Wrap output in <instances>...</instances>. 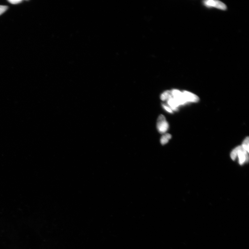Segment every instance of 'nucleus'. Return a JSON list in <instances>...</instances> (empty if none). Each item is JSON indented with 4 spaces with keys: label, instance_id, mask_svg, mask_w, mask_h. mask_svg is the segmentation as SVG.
<instances>
[{
    "label": "nucleus",
    "instance_id": "6",
    "mask_svg": "<svg viewBox=\"0 0 249 249\" xmlns=\"http://www.w3.org/2000/svg\"><path fill=\"white\" fill-rule=\"evenodd\" d=\"M172 97L171 91H168L164 92L161 96V100L163 101L168 100Z\"/></svg>",
    "mask_w": 249,
    "mask_h": 249
},
{
    "label": "nucleus",
    "instance_id": "7",
    "mask_svg": "<svg viewBox=\"0 0 249 249\" xmlns=\"http://www.w3.org/2000/svg\"><path fill=\"white\" fill-rule=\"evenodd\" d=\"M172 136L169 134L167 133L163 135L161 139V144L164 145L167 143L169 140L171 138Z\"/></svg>",
    "mask_w": 249,
    "mask_h": 249
},
{
    "label": "nucleus",
    "instance_id": "8",
    "mask_svg": "<svg viewBox=\"0 0 249 249\" xmlns=\"http://www.w3.org/2000/svg\"><path fill=\"white\" fill-rule=\"evenodd\" d=\"M242 147L247 152L249 153V138L247 137L245 138L241 145Z\"/></svg>",
    "mask_w": 249,
    "mask_h": 249
},
{
    "label": "nucleus",
    "instance_id": "2",
    "mask_svg": "<svg viewBox=\"0 0 249 249\" xmlns=\"http://www.w3.org/2000/svg\"><path fill=\"white\" fill-rule=\"evenodd\" d=\"M204 6L208 8H214L222 10H226L227 6L226 5L219 1L214 0H207L204 1Z\"/></svg>",
    "mask_w": 249,
    "mask_h": 249
},
{
    "label": "nucleus",
    "instance_id": "10",
    "mask_svg": "<svg viewBox=\"0 0 249 249\" xmlns=\"http://www.w3.org/2000/svg\"><path fill=\"white\" fill-rule=\"evenodd\" d=\"M8 2L11 4L16 5L21 3L23 1L21 0H10L8 1Z\"/></svg>",
    "mask_w": 249,
    "mask_h": 249
},
{
    "label": "nucleus",
    "instance_id": "3",
    "mask_svg": "<svg viewBox=\"0 0 249 249\" xmlns=\"http://www.w3.org/2000/svg\"><path fill=\"white\" fill-rule=\"evenodd\" d=\"M236 148L237 155L239 158V162L240 164L243 165L245 162H247L249 160V156L248 152L244 149L241 146H237Z\"/></svg>",
    "mask_w": 249,
    "mask_h": 249
},
{
    "label": "nucleus",
    "instance_id": "4",
    "mask_svg": "<svg viewBox=\"0 0 249 249\" xmlns=\"http://www.w3.org/2000/svg\"><path fill=\"white\" fill-rule=\"evenodd\" d=\"M184 100L186 103H197L199 100V98L196 94L189 91H184L183 92Z\"/></svg>",
    "mask_w": 249,
    "mask_h": 249
},
{
    "label": "nucleus",
    "instance_id": "11",
    "mask_svg": "<svg viewBox=\"0 0 249 249\" xmlns=\"http://www.w3.org/2000/svg\"><path fill=\"white\" fill-rule=\"evenodd\" d=\"M163 107L164 108V109L167 111V112H169L170 113H172V110L171 108L167 106H165V105H163Z\"/></svg>",
    "mask_w": 249,
    "mask_h": 249
},
{
    "label": "nucleus",
    "instance_id": "1",
    "mask_svg": "<svg viewBox=\"0 0 249 249\" xmlns=\"http://www.w3.org/2000/svg\"><path fill=\"white\" fill-rule=\"evenodd\" d=\"M157 127L159 132L164 133L169 128V124L166 121L165 118L162 115L159 116L158 119Z\"/></svg>",
    "mask_w": 249,
    "mask_h": 249
},
{
    "label": "nucleus",
    "instance_id": "9",
    "mask_svg": "<svg viewBox=\"0 0 249 249\" xmlns=\"http://www.w3.org/2000/svg\"><path fill=\"white\" fill-rule=\"evenodd\" d=\"M8 6L5 5H0V15H1L8 10Z\"/></svg>",
    "mask_w": 249,
    "mask_h": 249
},
{
    "label": "nucleus",
    "instance_id": "5",
    "mask_svg": "<svg viewBox=\"0 0 249 249\" xmlns=\"http://www.w3.org/2000/svg\"><path fill=\"white\" fill-rule=\"evenodd\" d=\"M171 93L173 97L177 101L180 106L186 103L183 97V92L178 90L174 89L171 91Z\"/></svg>",
    "mask_w": 249,
    "mask_h": 249
}]
</instances>
